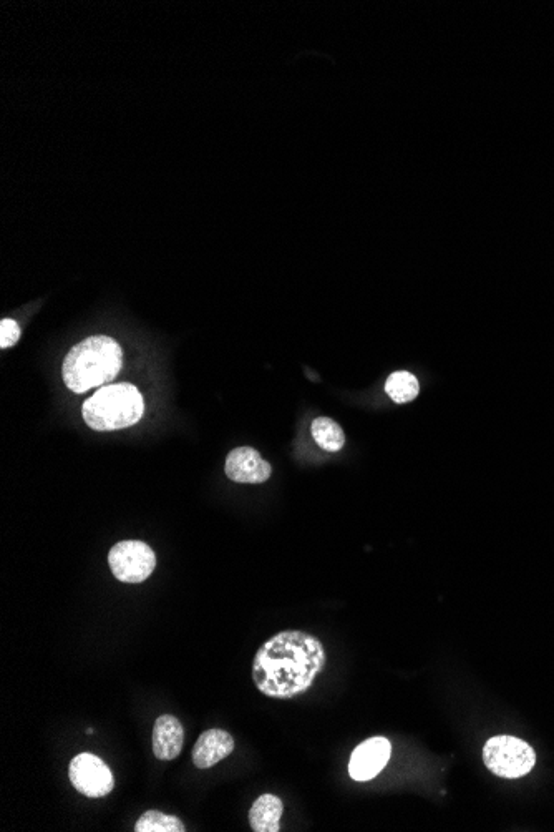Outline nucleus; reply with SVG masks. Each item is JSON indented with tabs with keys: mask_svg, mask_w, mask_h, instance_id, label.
<instances>
[{
	"mask_svg": "<svg viewBox=\"0 0 554 832\" xmlns=\"http://www.w3.org/2000/svg\"><path fill=\"white\" fill-rule=\"evenodd\" d=\"M326 663V648L319 638L286 630L269 638L254 656V685L268 698L291 700L316 683Z\"/></svg>",
	"mask_w": 554,
	"mask_h": 832,
	"instance_id": "nucleus-1",
	"label": "nucleus"
},
{
	"mask_svg": "<svg viewBox=\"0 0 554 832\" xmlns=\"http://www.w3.org/2000/svg\"><path fill=\"white\" fill-rule=\"evenodd\" d=\"M123 351L115 339L92 336L73 346L62 368L70 391L83 394L112 381L122 369Z\"/></svg>",
	"mask_w": 554,
	"mask_h": 832,
	"instance_id": "nucleus-2",
	"label": "nucleus"
},
{
	"mask_svg": "<svg viewBox=\"0 0 554 832\" xmlns=\"http://www.w3.org/2000/svg\"><path fill=\"white\" fill-rule=\"evenodd\" d=\"M145 412L137 387L128 382L102 387L83 404V419L93 431L110 432L132 427Z\"/></svg>",
	"mask_w": 554,
	"mask_h": 832,
	"instance_id": "nucleus-3",
	"label": "nucleus"
},
{
	"mask_svg": "<svg viewBox=\"0 0 554 832\" xmlns=\"http://www.w3.org/2000/svg\"><path fill=\"white\" fill-rule=\"evenodd\" d=\"M483 763L500 778H521L535 768V749L515 736H493L483 748Z\"/></svg>",
	"mask_w": 554,
	"mask_h": 832,
	"instance_id": "nucleus-4",
	"label": "nucleus"
},
{
	"mask_svg": "<svg viewBox=\"0 0 554 832\" xmlns=\"http://www.w3.org/2000/svg\"><path fill=\"white\" fill-rule=\"evenodd\" d=\"M108 565L120 582L141 583L155 570L156 555L141 540H123L110 550Z\"/></svg>",
	"mask_w": 554,
	"mask_h": 832,
	"instance_id": "nucleus-5",
	"label": "nucleus"
},
{
	"mask_svg": "<svg viewBox=\"0 0 554 832\" xmlns=\"http://www.w3.org/2000/svg\"><path fill=\"white\" fill-rule=\"evenodd\" d=\"M69 778L73 788L87 798H105L115 788L112 769L95 754L75 756L70 763Z\"/></svg>",
	"mask_w": 554,
	"mask_h": 832,
	"instance_id": "nucleus-6",
	"label": "nucleus"
},
{
	"mask_svg": "<svg viewBox=\"0 0 554 832\" xmlns=\"http://www.w3.org/2000/svg\"><path fill=\"white\" fill-rule=\"evenodd\" d=\"M392 756V743L384 736H374L360 743L352 751L349 763L350 778L365 783L377 778Z\"/></svg>",
	"mask_w": 554,
	"mask_h": 832,
	"instance_id": "nucleus-7",
	"label": "nucleus"
},
{
	"mask_svg": "<svg viewBox=\"0 0 554 832\" xmlns=\"http://www.w3.org/2000/svg\"><path fill=\"white\" fill-rule=\"evenodd\" d=\"M224 472L238 484H264L273 469L253 447H238L226 457Z\"/></svg>",
	"mask_w": 554,
	"mask_h": 832,
	"instance_id": "nucleus-8",
	"label": "nucleus"
},
{
	"mask_svg": "<svg viewBox=\"0 0 554 832\" xmlns=\"http://www.w3.org/2000/svg\"><path fill=\"white\" fill-rule=\"evenodd\" d=\"M234 738L228 731L208 730L201 733L193 748V763L198 769H209L221 763L234 751Z\"/></svg>",
	"mask_w": 554,
	"mask_h": 832,
	"instance_id": "nucleus-9",
	"label": "nucleus"
},
{
	"mask_svg": "<svg viewBox=\"0 0 554 832\" xmlns=\"http://www.w3.org/2000/svg\"><path fill=\"white\" fill-rule=\"evenodd\" d=\"M153 754L160 761L178 758L185 744V730L180 720L173 715H163L153 726Z\"/></svg>",
	"mask_w": 554,
	"mask_h": 832,
	"instance_id": "nucleus-10",
	"label": "nucleus"
},
{
	"mask_svg": "<svg viewBox=\"0 0 554 832\" xmlns=\"http://www.w3.org/2000/svg\"><path fill=\"white\" fill-rule=\"evenodd\" d=\"M284 804L274 794H263L254 801L249 809V824L254 832L281 831V818Z\"/></svg>",
	"mask_w": 554,
	"mask_h": 832,
	"instance_id": "nucleus-11",
	"label": "nucleus"
},
{
	"mask_svg": "<svg viewBox=\"0 0 554 832\" xmlns=\"http://www.w3.org/2000/svg\"><path fill=\"white\" fill-rule=\"evenodd\" d=\"M311 434L317 446L327 452H339L346 444V434L331 417H317L312 421Z\"/></svg>",
	"mask_w": 554,
	"mask_h": 832,
	"instance_id": "nucleus-12",
	"label": "nucleus"
},
{
	"mask_svg": "<svg viewBox=\"0 0 554 832\" xmlns=\"http://www.w3.org/2000/svg\"><path fill=\"white\" fill-rule=\"evenodd\" d=\"M385 392L389 394L390 399L395 404H407V402L414 401L415 397L420 392L417 377L410 372L399 371L394 372L392 376L385 382Z\"/></svg>",
	"mask_w": 554,
	"mask_h": 832,
	"instance_id": "nucleus-13",
	"label": "nucleus"
},
{
	"mask_svg": "<svg viewBox=\"0 0 554 832\" xmlns=\"http://www.w3.org/2000/svg\"><path fill=\"white\" fill-rule=\"evenodd\" d=\"M137 832H185V824L173 814L160 813V811H146L137 824Z\"/></svg>",
	"mask_w": 554,
	"mask_h": 832,
	"instance_id": "nucleus-14",
	"label": "nucleus"
},
{
	"mask_svg": "<svg viewBox=\"0 0 554 832\" xmlns=\"http://www.w3.org/2000/svg\"><path fill=\"white\" fill-rule=\"evenodd\" d=\"M20 338L19 324L12 319H2L0 323V348H12Z\"/></svg>",
	"mask_w": 554,
	"mask_h": 832,
	"instance_id": "nucleus-15",
	"label": "nucleus"
}]
</instances>
